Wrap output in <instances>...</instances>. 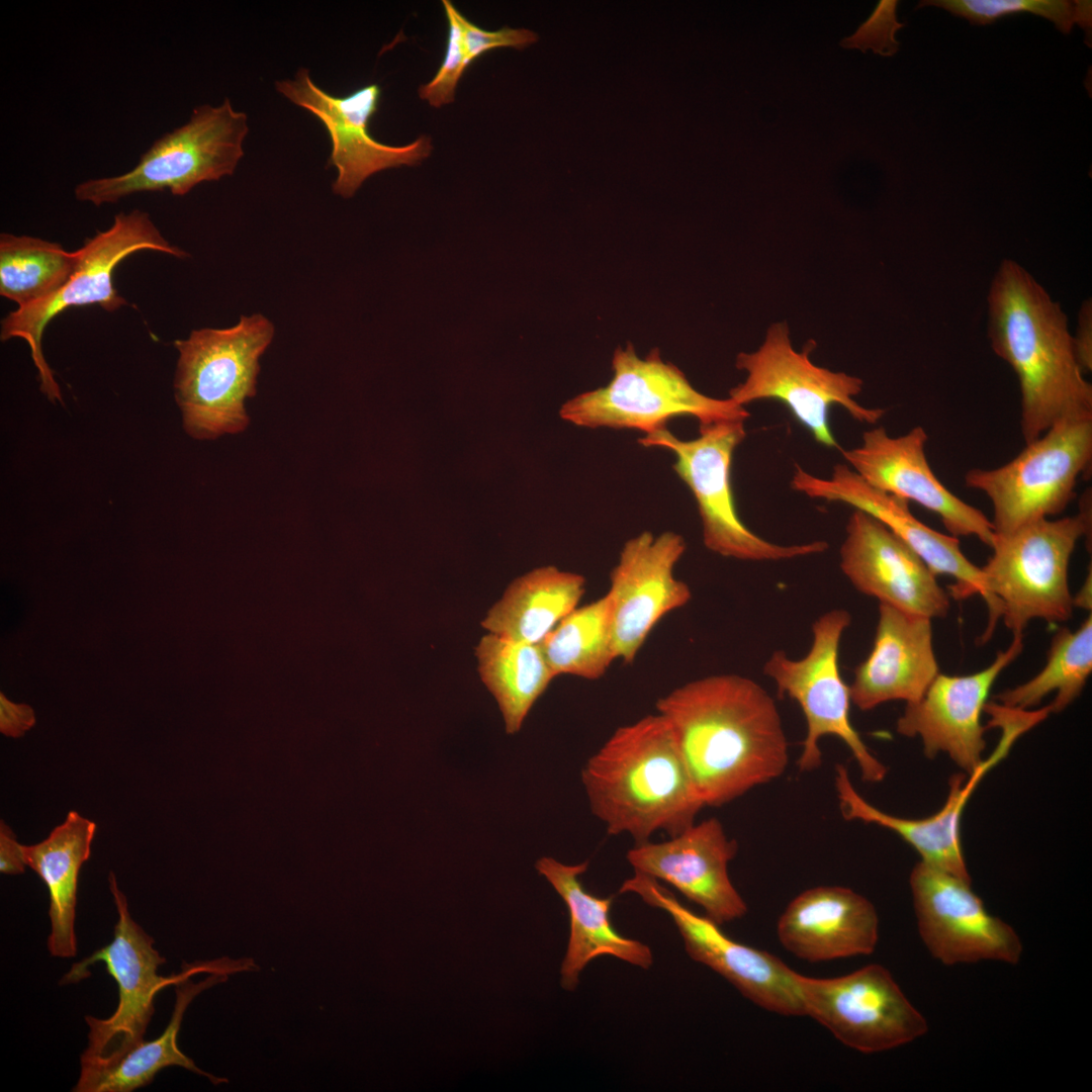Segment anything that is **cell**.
<instances>
[{
	"label": "cell",
	"mask_w": 1092,
	"mask_h": 1092,
	"mask_svg": "<svg viewBox=\"0 0 1092 1092\" xmlns=\"http://www.w3.org/2000/svg\"><path fill=\"white\" fill-rule=\"evenodd\" d=\"M704 806H722L780 778L789 743L774 699L733 673L689 681L656 702Z\"/></svg>",
	"instance_id": "6da1fadb"
},
{
	"label": "cell",
	"mask_w": 1092,
	"mask_h": 1092,
	"mask_svg": "<svg viewBox=\"0 0 1092 1092\" xmlns=\"http://www.w3.org/2000/svg\"><path fill=\"white\" fill-rule=\"evenodd\" d=\"M988 307L991 347L1018 377L1025 444L1061 420L1092 416V385L1077 361L1067 316L1034 277L1004 260Z\"/></svg>",
	"instance_id": "7a4b0ae2"
},
{
	"label": "cell",
	"mask_w": 1092,
	"mask_h": 1092,
	"mask_svg": "<svg viewBox=\"0 0 1092 1092\" xmlns=\"http://www.w3.org/2000/svg\"><path fill=\"white\" fill-rule=\"evenodd\" d=\"M592 813L636 844L671 837L704 807L666 720L658 713L617 728L581 770Z\"/></svg>",
	"instance_id": "3957f363"
},
{
	"label": "cell",
	"mask_w": 1092,
	"mask_h": 1092,
	"mask_svg": "<svg viewBox=\"0 0 1092 1092\" xmlns=\"http://www.w3.org/2000/svg\"><path fill=\"white\" fill-rule=\"evenodd\" d=\"M1075 516L1041 519L1013 532L995 534L993 554L981 567L989 621L981 638L989 640L999 618L1015 634L1033 619L1069 620L1073 597L1069 563L1080 538L1091 540V492L1085 491Z\"/></svg>",
	"instance_id": "277c9868"
},
{
	"label": "cell",
	"mask_w": 1092,
	"mask_h": 1092,
	"mask_svg": "<svg viewBox=\"0 0 1092 1092\" xmlns=\"http://www.w3.org/2000/svg\"><path fill=\"white\" fill-rule=\"evenodd\" d=\"M118 915L113 939L93 954L76 963L62 979V984H74L87 978L88 968L97 962L105 965L107 973L118 987V1004L108 1018L86 1015L89 1026L88 1045L81 1056V1069L110 1064L143 1042L154 1015L156 995L169 985H176L197 973L226 972L250 969L249 960H217L183 967L181 973L165 978L158 970L166 960L154 947V939L130 916L125 895L117 886L112 872L109 877Z\"/></svg>",
	"instance_id": "5b68a950"
},
{
	"label": "cell",
	"mask_w": 1092,
	"mask_h": 1092,
	"mask_svg": "<svg viewBox=\"0 0 1092 1092\" xmlns=\"http://www.w3.org/2000/svg\"><path fill=\"white\" fill-rule=\"evenodd\" d=\"M273 336V324L254 313L231 328L193 330L174 342L175 399L191 437L215 439L246 429L245 401L256 394L259 359Z\"/></svg>",
	"instance_id": "8992f818"
},
{
	"label": "cell",
	"mask_w": 1092,
	"mask_h": 1092,
	"mask_svg": "<svg viewBox=\"0 0 1092 1092\" xmlns=\"http://www.w3.org/2000/svg\"><path fill=\"white\" fill-rule=\"evenodd\" d=\"M612 369L606 386L565 402L561 418L579 427L630 429L647 435L665 429L669 420L679 416L693 417L700 425L749 417L744 406L729 397L714 398L698 391L679 368L661 359L657 348L642 359L631 344L618 347Z\"/></svg>",
	"instance_id": "52a82bcc"
},
{
	"label": "cell",
	"mask_w": 1092,
	"mask_h": 1092,
	"mask_svg": "<svg viewBox=\"0 0 1092 1092\" xmlns=\"http://www.w3.org/2000/svg\"><path fill=\"white\" fill-rule=\"evenodd\" d=\"M746 420L700 425L699 436L680 440L666 428L639 438L644 447H660L675 456L672 467L692 491L702 523L704 545L727 558L778 561L824 552L825 541L781 545L747 528L735 506L731 466L736 448L746 437Z\"/></svg>",
	"instance_id": "ba28073f"
},
{
	"label": "cell",
	"mask_w": 1092,
	"mask_h": 1092,
	"mask_svg": "<svg viewBox=\"0 0 1092 1092\" xmlns=\"http://www.w3.org/2000/svg\"><path fill=\"white\" fill-rule=\"evenodd\" d=\"M248 131V116L229 99L218 106L201 105L185 124L155 141L130 171L83 181L75 187V198L100 206L142 192L168 189L185 195L200 183L234 174Z\"/></svg>",
	"instance_id": "9c48e42d"
},
{
	"label": "cell",
	"mask_w": 1092,
	"mask_h": 1092,
	"mask_svg": "<svg viewBox=\"0 0 1092 1092\" xmlns=\"http://www.w3.org/2000/svg\"><path fill=\"white\" fill-rule=\"evenodd\" d=\"M1091 462L1092 416L1067 418L1025 444L1006 464L970 469L965 484L990 499L994 532L1003 535L1063 513Z\"/></svg>",
	"instance_id": "30bf717a"
},
{
	"label": "cell",
	"mask_w": 1092,
	"mask_h": 1092,
	"mask_svg": "<svg viewBox=\"0 0 1092 1092\" xmlns=\"http://www.w3.org/2000/svg\"><path fill=\"white\" fill-rule=\"evenodd\" d=\"M145 250L188 257L163 237L149 213L140 209L119 212L107 230L84 241L77 250L79 261L73 274L56 293L39 302L17 307L2 320L1 340L20 338L27 343L40 389L52 402L62 401V395L42 353L41 339L47 326L70 307L99 305L113 312L126 305L127 301L113 285V272L122 260Z\"/></svg>",
	"instance_id": "8fae6325"
},
{
	"label": "cell",
	"mask_w": 1092,
	"mask_h": 1092,
	"mask_svg": "<svg viewBox=\"0 0 1092 1092\" xmlns=\"http://www.w3.org/2000/svg\"><path fill=\"white\" fill-rule=\"evenodd\" d=\"M850 622V614L842 609L821 615L812 626L813 640L807 654L792 659L777 650L764 663L763 673L774 680L781 696L798 703L805 716L807 734L797 762L800 771H813L821 765L820 741L829 735L847 746L864 782L879 783L888 769L850 722L849 687L838 666L840 640Z\"/></svg>",
	"instance_id": "7c38bea8"
},
{
	"label": "cell",
	"mask_w": 1092,
	"mask_h": 1092,
	"mask_svg": "<svg viewBox=\"0 0 1092 1092\" xmlns=\"http://www.w3.org/2000/svg\"><path fill=\"white\" fill-rule=\"evenodd\" d=\"M815 347L810 340L801 352L796 351L787 323L772 324L756 351L737 355L735 366L746 372V378L730 389L729 398L741 406L760 399L779 400L817 443L839 449L829 424L831 406L839 405L853 420L872 425L885 410L866 407L854 399L863 386L859 377L815 365L809 358Z\"/></svg>",
	"instance_id": "4fadbf2b"
},
{
	"label": "cell",
	"mask_w": 1092,
	"mask_h": 1092,
	"mask_svg": "<svg viewBox=\"0 0 1092 1092\" xmlns=\"http://www.w3.org/2000/svg\"><path fill=\"white\" fill-rule=\"evenodd\" d=\"M806 1015L840 1042L861 1053L906 1044L927 1031V1022L883 966H864L835 978L798 973Z\"/></svg>",
	"instance_id": "5bb4252c"
},
{
	"label": "cell",
	"mask_w": 1092,
	"mask_h": 1092,
	"mask_svg": "<svg viewBox=\"0 0 1092 1092\" xmlns=\"http://www.w3.org/2000/svg\"><path fill=\"white\" fill-rule=\"evenodd\" d=\"M619 892L636 894L646 904L665 911L691 959L724 977L752 1003L784 1016L806 1015L798 973L776 956L731 939L719 924L691 911L650 876L635 872Z\"/></svg>",
	"instance_id": "9a60e30c"
},
{
	"label": "cell",
	"mask_w": 1092,
	"mask_h": 1092,
	"mask_svg": "<svg viewBox=\"0 0 1092 1092\" xmlns=\"http://www.w3.org/2000/svg\"><path fill=\"white\" fill-rule=\"evenodd\" d=\"M276 89L314 114L328 130L332 141L328 165L337 169L333 191L344 198L352 197L376 172L419 165L432 153L427 135L404 146L385 145L371 135L369 122L381 96L377 84H368L343 97L333 96L314 84L307 69L300 68L293 79L278 81Z\"/></svg>",
	"instance_id": "2e32d148"
},
{
	"label": "cell",
	"mask_w": 1092,
	"mask_h": 1092,
	"mask_svg": "<svg viewBox=\"0 0 1092 1092\" xmlns=\"http://www.w3.org/2000/svg\"><path fill=\"white\" fill-rule=\"evenodd\" d=\"M686 548L673 531H645L624 543L605 595L617 659L632 663L657 623L691 601L690 586L674 575Z\"/></svg>",
	"instance_id": "e0dca14e"
},
{
	"label": "cell",
	"mask_w": 1092,
	"mask_h": 1092,
	"mask_svg": "<svg viewBox=\"0 0 1092 1092\" xmlns=\"http://www.w3.org/2000/svg\"><path fill=\"white\" fill-rule=\"evenodd\" d=\"M909 883L920 936L935 959L950 966L1019 961L1022 945L1017 933L988 913L971 882L920 860Z\"/></svg>",
	"instance_id": "ac0fdd59"
},
{
	"label": "cell",
	"mask_w": 1092,
	"mask_h": 1092,
	"mask_svg": "<svg viewBox=\"0 0 1092 1092\" xmlns=\"http://www.w3.org/2000/svg\"><path fill=\"white\" fill-rule=\"evenodd\" d=\"M927 440V433L920 426L898 437L890 436L884 427H877L862 434L858 447L841 453L851 469L870 485L936 514L949 535L974 536L991 548L995 539L991 520L953 494L936 477L925 454Z\"/></svg>",
	"instance_id": "d6986e66"
},
{
	"label": "cell",
	"mask_w": 1092,
	"mask_h": 1092,
	"mask_svg": "<svg viewBox=\"0 0 1092 1092\" xmlns=\"http://www.w3.org/2000/svg\"><path fill=\"white\" fill-rule=\"evenodd\" d=\"M1022 650L1023 634H1015L1009 647L984 669L968 675L938 673L918 701L906 704L897 720V732L910 738L918 736L926 757L946 753L972 775L984 762L986 740L981 716L990 691Z\"/></svg>",
	"instance_id": "ffe728a7"
},
{
	"label": "cell",
	"mask_w": 1092,
	"mask_h": 1092,
	"mask_svg": "<svg viewBox=\"0 0 1092 1092\" xmlns=\"http://www.w3.org/2000/svg\"><path fill=\"white\" fill-rule=\"evenodd\" d=\"M845 531L840 568L858 592L931 620L947 615L949 595L924 561L889 528L853 510Z\"/></svg>",
	"instance_id": "44dd1931"
},
{
	"label": "cell",
	"mask_w": 1092,
	"mask_h": 1092,
	"mask_svg": "<svg viewBox=\"0 0 1092 1092\" xmlns=\"http://www.w3.org/2000/svg\"><path fill=\"white\" fill-rule=\"evenodd\" d=\"M791 486L812 498L849 505L880 521L935 575H948L954 579L948 594L953 599L983 597L981 567L963 553L958 537L926 526L911 513L907 500L870 485L848 465L836 464L828 478L815 476L796 465Z\"/></svg>",
	"instance_id": "7402d4cb"
},
{
	"label": "cell",
	"mask_w": 1092,
	"mask_h": 1092,
	"mask_svg": "<svg viewBox=\"0 0 1092 1092\" xmlns=\"http://www.w3.org/2000/svg\"><path fill=\"white\" fill-rule=\"evenodd\" d=\"M737 850V842L728 838L717 818L711 817L669 840L636 844L627 859L636 872L674 887L720 925L747 912L728 874V863Z\"/></svg>",
	"instance_id": "603a6c76"
},
{
	"label": "cell",
	"mask_w": 1092,
	"mask_h": 1092,
	"mask_svg": "<svg viewBox=\"0 0 1092 1092\" xmlns=\"http://www.w3.org/2000/svg\"><path fill=\"white\" fill-rule=\"evenodd\" d=\"M938 673L931 619L880 604L873 648L854 669L850 700L861 711L914 703Z\"/></svg>",
	"instance_id": "cb8c5ba5"
},
{
	"label": "cell",
	"mask_w": 1092,
	"mask_h": 1092,
	"mask_svg": "<svg viewBox=\"0 0 1092 1092\" xmlns=\"http://www.w3.org/2000/svg\"><path fill=\"white\" fill-rule=\"evenodd\" d=\"M782 945L811 963L870 954L879 918L862 895L840 886H818L795 897L777 924Z\"/></svg>",
	"instance_id": "d4e9b609"
},
{
	"label": "cell",
	"mask_w": 1092,
	"mask_h": 1092,
	"mask_svg": "<svg viewBox=\"0 0 1092 1092\" xmlns=\"http://www.w3.org/2000/svg\"><path fill=\"white\" fill-rule=\"evenodd\" d=\"M998 761L999 758L992 754L970 775L968 782L966 775H953L948 781L944 806L935 814L920 819L898 817L873 806L855 790L847 768L837 764L834 782L840 812L845 820L876 824L895 832L919 853L921 861L971 882L962 848V815L978 783Z\"/></svg>",
	"instance_id": "484cf974"
},
{
	"label": "cell",
	"mask_w": 1092,
	"mask_h": 1092,
	"mask_svg": "<svg viewBox=\"0 0 1092 1092\" xmlns=\"http://www.w3.org/2000/svg\"><path fill=\"white\" fill-rule=\"evenodd\" d=\"M588 861L564 864L543 856L536 870L564 901L570 917V935L561 964V986L575 990L585 966L600 956H613L642 969H649L653 956L648 945L618 933L610 919L612 898H600L587 892L579 877Z\"/></svg>",
	"instance_id": "4316f807"
},
{
	"label": "cell",
	"mask_w": 1092,
	"mask_h": 1092,
	"mask_svg": "<svg viewBox=\"0 0 1092 1092\" xmlns=\"http://www.w3.org/2000/svg\"><path fill=\"white\" fill-rule=\"evenodd\" d=\"M95 822L70 811L42 841L21 844L26 866L32 869L49 890L51 932L48 948L53 957L68 959L77 953L75 917L78 879L82 864L91 854Z\"/></svg>",
	"instance_id": "83f0119b"
},
{
	"label": "cell",
	"mask_w": 1092,
	"mask_h": 1092,
	"mask_svg": "<svg viewBox=\"0 0 1092 1092\" xmlns=\"http://www.w3.org/2000/svg\"><path fill=\"white\" fill-rule=\"evenodd\" d=\"M585 578L548 565L514 579L488 610L481 626L502 638L540 644L578 607Z\"/></svg>",
	"instance_id": "f1b7e54d"
},
{
	"label": "cell",
	"mask_w": 1092,
	"mask_h": 1092,
	"mask_svg": "<svg viewBox=\"0 0 1092 1092\" xmlns=\"http://www.w3.org/2000/svg\"><path fill=\"white\" fill-rule=\"evenodd\" d=\"M229 975L226 972H215L198 984L192 982L190 977L178 982L175 985L176 1001L172 1017L163 1033L154 1040H144L110 1064L81 1069L73 1091L130 1092L149 1085L158 1072L170 1066H179L207 1077L213 1084L225 1082L200 1070L179 1049L177 1036L184 1013L192 1000L203 990L224 982Z\"/></svg>",
	"instance_id": "f546056e"
},
{
	"label": "cell",
	"mask_w": 1092,
	"mask_h": 1092,
	"mask_svg": "<svg viewBox=\"0 0 1092 1092\" xmlns=\"http://www.w3.org/2000/svg\"><path fill=\"white\" fill-rule=\"evenodd\" d=\"M475 655L480 678L497 702L507 733L518 732L555 677L540 645L488 633L479 640Z\"/></svg>",
	"instance_id": "4dcf8cb0"
},
{
	"label": "cell",
	"mask_w": 1092,
	"mask_h": 1092,
	"mask_svg": "<svg viewBox=\"0 0 1092 1092\" xmlns=\"http://www.w3.org/2000/svg\"><path fill=\"white\" fill-rule=\"evenodd\" d=\"M1092 672L1091 613L1076 630L1063 627L1054 635L1043 668L1032 678L995 696L998 704L1018 710H1028L1051 693L1056 697L1049 705L1052 713H1060L1082 693Z\"/></svg>",
	"instance_id": "1f68e13d"
},
{
	"label": "cell",
	"mask_w": 1092,
	"mask_h": 1092,
	"mask_svg": "<svg viewBox=\"0 0 1092 1092\" xmlns=\"http://www.w3.org/2000/svg\"><path fill=\"white\" fill-rule=\"evenodd\" d=\"M539 645L555 676L602 677L617 659L606 596L575 608Z\"/></svg>",
	"instance_id": "d6a6232c"
},
{
	"label": "cell",
	"mask_w": 1092,
	"mask_h": 1092,
	"mask_svg": "<svg viewBox=\"0 0 1092 1092\" xmlns=\"http://www.w3.org/2000/svg\"><path fill=\"white\" fill-rule=\"evenodd\" d=\"M78 251L30 236L0 235V295L24 307L56 293L73 274Z\"/></svg>",
	"instance_id": "836d02e7"
},
{
	"label": "cell",
	"mask_w": 1092,
	"mask_h": 1092,
	"mask_svg": "<svg viewBox=\"0 0 1092 1092\" xmlns=\"http://www.w3.org/2000/svg\"><path fill=\"white\" fill-rule=\"evenodd\" d=\"M933 5L964 17L972 24H988L1006 15L1031 13L1048 18L1063 33L1074 24L1091 30V1L1067 0H928L919 6Z\"/></svg>",
	"instance_id": "e575fe53"
},
{
	"label": "cell",
	"mask_w": 1092,
	"mask_h": 1092,
	"mask_svg": "<svg viewBox=\"0 0 1092 1092\" xmlns=\"http://www.w3.org/2000/svg\"><path fill=\"white\" fill-rule=\"evenodd\" d=\"M442 3L449 26L446 53L434 78L419 88L420 98L436 108L454 101L458 82L467 69L458 10L448 0H443Z\"/></svg>",
	"instance_id": "d590c367"
},
{
	"label": "cell",
	"mask_w": 1092,
	"mask_h": 1092,
	"mask_svg": "<svg viewBox=\"0 0 1092 1092\" xmlns=\"http://www.w3.org/2000/svg\"><path fill=\"white\" fill-rule=\"evenodd\" d=\"M897 1H881L873 15L861 24L856 32L841 40L840 44L849 49H860L866 52L871 48L875 53L891 56L898 50V42L894 39L897 29L904 26L898 23L895 17Z\"/></svg>",
	"instance_id": "8d00e7d4"
},
{
	"label": "cell",
	"mask_w": 1092,
	"mask_h": 1092,
	"mask_svg": "<svg viewBox=\"0 0 1092 1092\" xmlns=\"http://www.w3.org/2000/svg\"><path fill=\"white\" fill-rule=\"evenodd\" d=\"M457 16L463 29L465 63L467 67L479 56L492 49H524L538 39V35L527 28L503 27L498 30L489 31L470 22L459 11Z\"/></svg>",
	"instance_id": "74e56055"
},
{
	"label": "cell",
	"mask_w": 1092,
	"mask_h": 1092,
	"mask_svg": "<svg viewBox=\"0 0 1092 1092\" xmlns=\"http://www.w3.org/2000/svg\"><path fill=\"white\" fill-rule=\"evenodd\" d=\"M34 723V713L28 705L12 703L0 695V730L4 735L20 737Z\"/></svg>",
	"instance_id": "f35d334b"
},
{
	"label": "cell",
	"mask_w": 1092,
	"mask_h": 1092,
	"mask_svg": "<svg viewBox=\"0 0 1092 1092\" xmlns=\"http://www.w3.org/2000/svg\"><path fill=\"white\" fill-rule=\"evenodd\" d=\"M1074 349L1077 361L1082 371L1092 370V304L1091 300H1085L1078 315V328L1073 337Z\"/></svg>",
	"instance_id": "ab89813d"
},
{
	"label": "cell",
	"mask_w": 1092,
	"mask_h": 1092,
	"mask_svg": "<svg viewBox=\"0 0 1092 1092\" xmlns=\"http://www.w3.org/2000/svg\"><path fill=\"white\" fill-rule=\"evenodd\" d=\"M21 844L17 842L12 829L0 821V872L4 875H19L25 870Z\"/></svg>",
	"instance_id": "60d3db41"
},
{
	"label": "cell",
	"mask_w": 1092,
	"mask_h": 1092,
	"mask_svg": "<svg viewBox=\"0 0 1092 1092\" xmlns=\"http://www.w3.org/2000/svg\"><path fill=\"white\" fill-rule=\"evenodd\" d=\"M1073 606L1084 609V610H1087V611L1089 610L1091 612V607H1092V571H1091V565H1089V572H1088L1082 586L1080 587L1078 593L1075 595V597H1073Z\"/></svg>",
	"instance_id": "b9f144b4"
},
{
	"label": "cell",
	"mask_w": 1092,
	"mask_h": 1092,
	"mask_svg": "<svg viewBox=\"0 0 1092 1092\" xmlns=\"http://www.w3.org/2000/svg\"><path fill=\"white\" fill-rule=\"evenodd\" d=\"M997 706H1001V707H1004V706H1002V705H999V704L993 703V704H991V705H989V706H988V708H987V711H986V712H987V713L989 714V713H990V711H991V710H992L993 708L997 707ZM1005 708H1006V707H1005ZM1009 709H1010V708H1009ZM1015 710H1017V709H1015ZM1023 711H1028V710H1023ZM1032 712H1034V713H1035L1036 715H1037V717H1038V723H1039L1040 721H1042L1043 717H1042L1041 713H1040V712H1039L1038 710H1037V711H1032Z\"/></svg>",
	"instance_id": "7bdbcfd3"
},
{
	"label": "cell",
	"mask_w": 1092,
	"mask_h": 1092,
	"mask_svg": "<svg viewBox=\"0 0 1092 1092\" xmlns=\"http://www.w3.org/2000/svg\"><path fill=\"white\" fill-rule=\"evenodd\" d=\"M991 704H993V703H988V704L986 705V707H985V711H987V708H988V706H989V705H991ZM996 704H998V703H996ZM999 705H1000V704H999ZM1017 710H1018V709H1017ZM1038 711H1039V712L1041 713V715H1042V717H1043V719H1042V720H1044V719L1046 718V713H1045V711H1044V710H1043L1042 708H1041L1040 710H1038Z\"/></svg>",
	"instance_id": "ee69618b"
}]
</instances>
